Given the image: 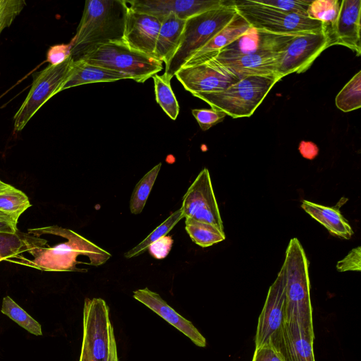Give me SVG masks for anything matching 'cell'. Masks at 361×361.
<instances>
[{
	"instance_id": "obj_10",
	"label": "cell",
	"mask_w": 361,
	"mask_h": 361,
	"mask_svg": "<svg viewBox=\"0 0 361 361\" xmlns=\"http://www.w3.org/2000/svg\"><path fill=\"white\" fill-rule=\"evenodd\" d=\"M330 46L331 39L325 30L295 35L281 52L276 75L281 80L289 74L306 71Z\"/></svg>"
},
{
	"instance_id": "obj_45",
	"label": "cell",
	"mask_w": 361,
	"mask_h": 361,
	"mask_svg": "<svg viewBox=\"0 0 361 361\" xmlns=\"http://www.w3.org/2000/svg\"><path fill=\"white\" fill-rule=\"evenodd\" d=\"M0 217L8 218V219H11L14 220L13 219H12L11 217H10L9 216H8L7 214H4V213L1 212V211H0ZM14 221H16V220H14ZM17 222H18V221H17Z\"/></svg>"
},
{
	"instance_id": "obj_13",
	"label": "cell",
	"mask_w": 361,
	"mask_h": 361,
	"mask_svg": "<svg viewBox=\"0 0 361 361\" xmlns=\"http://www.w3.org/2000/svg\"><path fill=\"white\" fill-rule=\"evenodd\" d=\"M285 276L281 267L269 288L267 296L258 319L255 343V348L271 341L285 320Z\"/></svg>"
},
{
	"instance_id": "obj_29",
	"label": "cell",
	"mask_w": 361,
	"mask_h": 361,
	"mask_svg": "<svg viewBox=\"0 0 361 361\" xmlns=\"http://www.w3.org/2000/svg\"><path fill=\"white\" fill-rule=\"evenodd\" d=\"M30 206L28 197L13 186L0 190V211L16 221Z\"/></svg>"
},
{
	"instance_id": "obj_44",
	"label": "cell",
	"mask_w": 361,
	"mask_h": 361,
	"mask_svg": "<svg viewBox=\"0 0 361 361\" xmlns=\"http://www.w3.org/2000/svg\"><path fill=\"white\" fill-rule=\"evenodd\" d=\"M11 185L7 184L0 180V190H4L8 188Z\"/></svg>"
},
{
	"instance_id": "obj_37",
	"label": "cell",
	"mask_w": 361,
	"mask_h": 361,
	"mask_svg": "<svg viewBox=\"0 0 361 361\" xmlns=\"http://www.w3.org/2000/svg\"><path fill=\"white\" fill-rule=\"evenodd\" d=\"M361 250L358 246L352 249L348 254L336 264L338 271H360L361 269Z\"/></svg>"
},
{
	"instance_id": "obj_14",
	"label": "cell",
	"mask_w": 361,
	"mask_h": 361,
	"mask_svg": "<svg viewBox=\"0 0 361 361\" xmlns=\"http://www.w3.org/2000/svg\"><path fill=\"white\" fill-rule=\"evenodd\" d=\"M314 338V331L284 320L271 342L284 361H315Z\"/></svg>"
},
{
	"instance_id": "obj_33",
	"label": "cell",
	"mask_w": 361,
	"mask_h": 361,
	"mask_svg": "<svg viewBox=\"0 0 361 361\" xmlns=\"http://www.w3.org/2000/svg\"><path fill=\"white\" fill-rule=\"evenodd\" d=\"M1 312L29 333L35 336L42 334L41 325L9 296L3 298Z\"/></svg>"
},
{
	"instance_id": "obj_4",
	"label": "cell",
	"mask_w": 361,
	"mask_h": 361,
	"mask_svg": "<svg viewBox=\"0 0 361 361\" xmlns=\"http://www.w3.org/2000/svg\"><path fill=\"white\" fill-rule=\"evenodd\" d=\"M237 13L232 1L224 0L221 6L187 19L180 43L166 64L164 74L171 80L186 61L227 26Z\"/></svg>"
},
{
	"instance_id": "obj_12",
	"label": "cell",
	"mask_w": 361,
	"mask_h": 361,
	"mask_svg": "<svg viewBox=\"0 0 361 361\" xmlns=\"http://www.w3.org/2000/svg\"><path fill=\"white\" fill-rule=\"evenodd\" d=\"M174 76L192 94L221 91L240 80L213 59L183 66Z\"/></svg>"
},
{
	"instance_id": "obj_2",
	"label": "cell",
	"mask_w": 361,
	"mask_h": 361,
	"mask_svg": "<svg viewBox=\"0 0 361 361\" xmlns=\"http://www.w3.org/2000/svg\"><path fill=\"white\" fill-rule=\"evenodd\" d=\"M29 233L35 235L53 233L68 239L66 243L51 247H43L31 253L35 258L27 264L41 270L82 271L76 268V264L80 263L77 261L78 256L87 257L93 266L104 264L111 256L104 249L69 229L54 226L31 229Z\"/></svg>"
},
{
	"instance_id": "obj_15",
	"label": "cell",
	"mask_w": 361,
	"mask_h": 361,
	"mask_svg": "<svg viewBox=\"0 0 361 361\" xmlns=\"http://www.w3.org/2000/svg\"><path fill=\"white\" fill-rule=\"evenodd\" d=\"M161 24V20L158 17L137 12L128 7L123 42L130 49L154 58V50Z\"/></svg>"
},
{
	"instance_id": "obj_36",
	"label": "cell",
	"mask_w": 361,
	"mask_h": 361,
	"mask_svg": "<svg viewBox=\"0 0 361 361\" xmlns=\"http://www.w3.org/2000/svg\"><path fill=\"white\" fill-rule=\"evenodd\" d=\"M192 114L203 131H206L221 122L227 116L224 111L213 108L211 109H192Z\"/></svg>"
},
{
	"instance_id": "obj_32",
	"label": "cell",
	"mask_w": 361,
	"mask_h": 361,
	"mask_svg": "<svg viewBox=\"0 0 361 361\" xmlns=\"http://www.w3.org/2000/svg\"><path fill=\"white\" fill-rule=\"evenodd\" d=\"M180 208L173 212L163 223L157 227L147 238L141 241L136 246L124 254L126 258L129 259L136 257L145 252L148 247L160 239L176 226V224L183 218Z\"/></svg>"
},
{
	"instance_id": "obj_8",
	"label": "cell",
	"mask_w": 361,
	"mask_h": 361,
	"mask_svg": "<svg viewBox=\"0 0 361 361\" xmlns=\"http://www.w3.org/2000/svg\"><path fill=\"white\" fill-rule=\"evenodd\" d=\"M73 63L71 56L58 65H49L37 73L31 88L14 116V130L20 131L30 118L51 97L59 92Z\"/></svg>"
},
{
	"instance_id": "obj_3",
	"label": "cell",
	"mask_w": 361,
	"mask_h": 361,
	"mask_svg": "<svg viewBox=\"0 0 361 361\" xmlns=\"http://www.w3.org/2000/svg\"><path fill=\"white\" fill-rule=\"evenodd\" d=\"M309 262L300 242L290 239L282 265L285 276V321L313 330Z\"/></svg>"
},
{
	"instance_id": "obj_22",
	"label": "cell",
	"mask_w": 361,
	"mask_h": 361,
	"mask_svg": "<svg viewBox=\"0 0 361 361\" xmlns=\"http://www.w3.org/2000/svg\"><path fill=\"white\" fill-rule=\"evenodd\" d=\"M161 20L154 58L166 64L173 57L180 43L186 20L171 13L163 17Z\"/></svg>"
},
{
	"instance_id": "obj_42",
	"label": "cell",
	"mask_w": 361,
	"mask_h": 361,
	"mask_svg": "<svg viewBox=\"0 0 361 361\" xmlns=\"http://www.w3.org/2000/svg\"><path fill=\"white\" fill-rule=\"evenodd\" d=\"M17 224L18 222L11 219L0 217V233H16L18 231Z\"/></svg>"
},
{
	"instance_id": "obj_34",
	"label": "cell",
	"mask_w": 361,
	"mask_h": 361,
	"mask_svg": "<svg viewBox=\"0 0 361 361\" xmlns=\"http://www.w3.org/2000/svg\"><path fill=\"white\" fill-rule=\"evenodd\" d=\"M257 3L290 13L307 16V11L312 1L307 0H255Z\"/></svg>"
},
{
	"instance_id": "obj_25",
	"label": "cell",
	"mask_w": 361,
	"mask_h": 361,
	"mask_svg": "<svg viewBox=\"0 0 361 361\" xmlns=\"http://www.w3.org/2000/svg\"><path fill=\"white\" fill-rule=\"evenodd\" d=\"M46 241L28 234L18 231L16 233H0V261L16 257L27 251L30 254L44 247Z\"/></svg>"
},
{
	"instance_id": "obj_35",
	"label": "cell",
	"mask_w": 361,
	"mask_h": 361,
	"mask_svg": "<svg viewBox=\"0 0 361 361\" xmlns=\"http://www.w3.org/2000/svg\"><path fill=\"white\" fill-rule=\"evenodd\" d=\"M25 5L24 0H0V33L11 25Z\"/></svg>"
},
{
	"instance_id": "obj_19",
	"label": "cell",
	"mask_w": 361,
	"mask_h": 361,
	"mask_svg": "<svg viewBox=\"0 0 361 361\" xmlns=\"http://www.w3.org/2000/svg\"><path fill=\"white\" fill-rule=\"evenodd\" d=\"M361 1H341L340 12L331 37L332 45H342L361 55Z\"/></svg>"
},
{
	"instance_id": "obj_31",
	"label": "cell",
	"mask_w": 361,
	"mask_h": 361,
	"mask_svg": "<svg viewBox=\"0 0 361 361\" xmlns=\"http://www.w3.org/2000/svg\"><path fill=\"white\" fill-rule=\"evenodd\" d=\"M159 163L149 170L136 184L130 200V210L133 214H140L144 209L149 195L161 169Z\"/></svg>"
},
{
	"instance_id": "obj_43",
	"label": "cell",
	"mask_w": 361,
	"mask_h": 361,
	"mask_svg": "<svg viewBox=\"0 0 361 361\" xmlns=\"http://www.w3.org/2000/svg\"><path fill=\"white\" fill-rule=\"evenodd\" d=\"M109 361H118L117 354V347L116 338L114 336V329L111 331L110 334V348H109Z\"/></svg>"
},
{
	"instance_id": "obj_16",
	"label": "cell",
	"mask_w": 361,
	"mask_h": 361,
	"mask_svg": "<svg viewBox=\"0 0 361 361\" xmlns=\"http://www.w3.org/2000/svg\"><path fill=\"white\" fill-rule=\"evenodd\" d=\"M126 1L127 6L137 12L161 19L169 14L187 20L194 16L221 6L224 0H132Z\"/></svg>"
},
{
	"instance_id": "obj_21",
	"label": "cell",
	"mask_w": 361,
	"mask_h": 361,
	"mask_svg": "<svg viewBox=\"0 0 361 361\" xmlns=\"http://www.w3.org/2000/svg\"><path fill=\"white\" fill-rule=\"evenodd\" d=\"M250 27L249 23L237 13L227 26L194 54L183 66L200 63L215 56L221 49L235 41Z\"/></svg>"
},
{
	"instance_id": "obj_40",
	"label": "cell",
	"mask_w": 361,
	"mask_h": 361,
	"mask_svg": "<svg viewBox=\"0 0 361 361\" xmlns=\"http://www.w3.org/2000/svg\"><path fill=\"white\" fill-rule=\"evenodd\" d=\"M252 361H284L279 352L269 342L255 348Z\"/></svg>"
},
{
	"instance_id": "obj_18",
	"label": "cell",
	"mask_w": 361,
	"mask_h": 361,
	"mask_svg": "<svg viewBox=\"0 0 361 361\" xmlns=\"http://www.w3.org/2000/svg\"><path fill=\"white\" fill-rule=\"evenodd\" d=\"M133 296L185 335L197 346H206V338L191 322L176 312L158 293L145 288L135 290Z\"/></svg>"
},
{
	"instance_id": "obj_7",
	"label": "cell",
	"mask_w": 361,
	"mask_h": 361,
	"mask_svg": "<svg viewBox=\"0 0 361 361\" xmlns=\"http://www.w3.org/2000/svg\"><path fill=\"white\" fill-rule=\"evenodd\" d=\"M250 27L276 35H298L325 30L323 24L307 16L283 12L255 0L231 1Z\"/></svg>"
},
{
	"instance_id": "obj_38",
	"label": "cell",
	"mask_w": 361,
	"mask_h": 361,
	"mask_svg": "<svg viewBox=\"0 0 361 361\" xmlns=\"http://www.w3.org/2000/svg\"><path fill=\"white\" fill-rule=\"evenodd\" d=\"M173 240L170 235H164L152 243L147 249L150 255L158 259L165 258L170 252Z\"/></svg>"
},
{
	"instance_id": "obj_11",
	"label": "cell",
	"mask_w": 361,
	"mask_h": 361,
	"mask_svg": "<svg viewBox=\"0 0 361 361\" xmlns=\"http://www.w3.org/2000/svg\"><path fill=\"white\" fill-rule=\"evenodd\" d=\"M185 218L214 225L224 230L210 174L204 168L188 188L180 207Z\"/></svg>"
},
{
	"instance_id": "obj_24",
	"label": "cell",
	"mask_w": 361,
	"mask_h": 361,
	"mask_svg": "<svg viewBox=\"0 0 361 361\" xmlns=\"http://www.w3.org/2000/svg\"><path fill=\"white\" fill-rule=\"evenodd\" d=\"M301 207L331 235L346 240L352 237L353 231L337 207H326L305 200L302 201Z\"/></svg>"
},
{
	"instance_id": "obj_28",
	"label": "cell",
	"mask_w": 361,
	"mask_h": 361,
	"mask_svg": "<svg viewBox=\"0 0 361 361\" xmlns=\"http://www.w3.org/2000/svg\"><path fill=\"white\" fill-rule=\"evenodd\" d=\"M157 102L172 120L179 114V105L171 86V79L166 75L152 76Z\"/></svg>"
},
{
	"instance_id": "obj_5",
	"label": "cell",
	"mask_w": 361,
	"mask_h": 361,
	"mask_svg": "<svg viewBox=\"0 0 361 361\" xmlns=\"http://www.w3.org/2000/svg\"><path fill=\"white\" fill-rule=\"evenodd\" d=\"M280 80L276 75L247 76L221 91L192 95L233 118L250 117Z\"/></svg>"
},
{
	"instance_id": "obj_30",
	"label": "cell",
	"mask_w": 361,
	"mask_h": 361,
	"mask_svg": "<svg viewBox=\"0 0 361 361\" xmlns=\"http://www.w3.org/2000/svg\"><path fill=\"white\" fill-rule=\"evenodd\" d=\"M336 107L347 113L361 106V71H359L344 85L335 99Z\"/></svg>"
},
{
	"instance_id": "obj_26",
	"label": "cell",
	"mask_w": 361,
	"mask_h": 361,
	"mask_svg": "<svg viewBox=\"0 0 361 361\" xmlns=\"http://www.w3.org/2000/svg\"><path fill=\"white\" fill-rule=\"evenodd\" d=\"M341 1L315 0L312 1L307 11V17L321 22L325 32L331 39L340 12Z\"/></svg>"
},
{
	"instance_id": "obj_27",
	"label": "cell",
	"mask_w": 361,
	"mask_h": 361,
	"mask_svg": "<svg viewBox=\"0 0 361 361\" xmlns=\"http://www.w3.org/2000/svg\"><path fill=\"white\" fill-rule=\"evenodd\" d=\"M185 230L192 242L202 247L212 246L226 238L224 230L217 226L185 218Z\"/></svg>"
},
{
	"instance_id": "obj_39",
	"label": "cell",
	"mask_w": 361,
	"mask_h": 361,
	"mask_svg": "<svg viewBox=\"0 0 361 361\" xmlns=\"http://www.w3.org/2000/svg\"><path fill=\"white\" fill-rule=\"evenodd\" d=\"M71 44H57L51 47L47 52V60L50 65H58L71 56Z\"/></svg>"
},
{
	"instance_id": "obj_23",
	"label": "cell",
	"mask_w": 361,
	"mask_h": 361,
	"mask_svg": "<svg viewBox=\"0 0 361 361\" xmlns=\"http://www.w3.org/2000/svg\"><path fill=\"white\" fill-rule=\"evenodd\" d=\"M123 79L130 78L120 72L92 65L82 60L73 61L70 74L59 92L82 85L113 82Z\"/></svg>"
},
{
	"instance_id": "obj_1",
	"label": "cell",
	"mask_w": 361,
	"mask_h": 361,
	"mask_svg": "<svg viewBox=\"0 0 361 361\" xmlns=\"http://www.w3.org/2000/svg\"><path fill=\"white\" fill-rule=\"evenodd\" d=\"M127 11L125 0L86 1L76 34L70 42L73 60H80L99 45L123 42Z\"/></svg>"
},
{
	"instance_id": "obj_41",
	"label": "cell",
	"mask_w": 361,
	"mask_h": 361,
	"mask_svg": "<svg viewBox=\"0 0 361 361\" xmlns=\"http://www.w3.org/2000/svg\"><path fill=\"white\" fill-rule=\"evenodd\" d=\"M299 149L302 155L309 159L314 158L318 153L317 145L310 142H302Z\"/></svg>"
},
{
	"instance_id": "obj_6",
	"label": "cell",
	"mask_w": 361,
	"mask_h": 361,
	"mask_svg": "<svg viewBox=\"0 0 361 361\" xmlns=\"http://www.w3.org/2000/svg\"><path fill=\"white\" fill-rule=\"evenodd\" d=\"M80 60L120 72L138 82H144L163 68V62L130 49L123 42L99 45Z\"/></svg>"
},
{
	"instance_id": "obj_17",
	"label": "cell",
	"mask_w": 361,
	"mask_h": 361,
	"mask_svg": "<svg viewBox=\"0 0 361 361\" xmlns=\"http://www.w3.org/2000/svg\"><path fill=\"white\" fill-rule=\"evenodd\" d=\"M295 35H276L251 27L212 58L231 59L265 51L281 52Z\"/></svg>"
},
{
	"instance_id": "obj_20",
	"label": "cell",
	"mask_w": 361,
	"mask_h": 361,
	"mask_svg": "<svg viewBox=\"0 0 361 361\" xmlns=\"http://www.w3.org/2000/svg\"><path fill=\"white\" fill-rule=\"evenodd\" d=\"M281 52L265 51L236 58L211 59L240 79L252 75H276Z\"/></svg>"
},
{
	"instance_id": "obj_9",
	"label": "cell",
	"mask_w": 361,
	"mask_h": 361,
	"mask_svg": "<svg viewBox=\"0 0 361 361\" xmlns=\"http://www.w3.org/2000/svg\"><path fill=\"white\" fill-rule=\"evenodd\" d=\"M112 329L106 302L102 298H86L83 307L81 348L94 360L109 361Z\"/></svg>"
}]
</instances>
